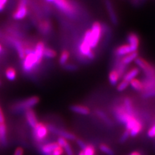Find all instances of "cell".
Segmentation results:
<instances>
[{"instance_id": "obj_42", "label": "cell", "mask_w": 155, "mask_h": 155, "mask_svg": "<svg viewBox=\"0 0 155 155\" xmlns=\"http://www.w3.org/2000/svg\"><path fill=\"white\" fill-rule=\"evenodd\" d=\"M8 0H0V12L3 11L5 8V5L7 3Z\"/></svg>"}, {"instance_id": "obj_33", "label": "cell", "mask_w": 155, "mask_h": 155, "mask_svg": "<svg viewBox=\"0 0 155 155\" xmlns=\"http://www.w3.org/2000/svg\"><path fill=\"white\" fill-rule=\"evenodd\" d=\"M130 137V133L129 130H125L124 133L122 134V137L120 138V142H125Z\"/></svg>"}, {"instance_id": "obj_30", "label": "cell", "mask_w": 155, "mask_h": 155, "mask_svg": "<svg viewBox=\"0 0 155 155\" xmlns=\"http://www.w3.org/2000/svg\"><path fill=\"white\" fill-rule=\"evenodd\" d=\"M83 152L84 155H95V148L93 145H87Z\"/></svg>"}, {"instance_id": "obj_31", "label": "cell", "mask_w": 155, "mask_h": 155, "mask_svg": "<svg viewBox=\"0 0 155 155\" xmlns=\"http://www.w3.org/2000/svg\"><path fill=\"white\" fill-rule=\"evenodd\" d=\"M129 85V82L124 81V80H122L120 84H118L117 90L119 92H122V91H125L126 89H127Z\"/></svg>"}, {"instance_id": "obj_20", "label": "cell", "mask_w": 155, "mask_h": 155, "mask_svg": "<svg viewBox=\"0 0 155 155\" xmlns=\"http://www.w3.org/2000/svg\"><path fill=\"white\" fill-rule=\"evenodd\" d=\"M12 43L16 48V50L18 52L19 58H20L21 59L23 60L26 56L25 52V47H24V46L22 45V43L20 41H19L18 40H12Z\"/></svg>"}, {"instance_id": "obj_13", "label": "cell", "mask_w": 155, "mask_h": 155, "mask_svg": "<svg viewBox=\"0 0 155 155\" xmlns=\"http://www.w3.org/2000/svg\"><path fill=\"white\" fill-rule=\"evenodd\" d=\"M131 52H133L130 46L128 44H124L121 45L115 48L114 51V54L116 58H121Z\"/></svg>"}, {"instance_id": "obj_12", "label": "cell", "mask_w": 155, "mask_h": 155, "mask_svg": "<svg viewBox=\"0 0 155 155\" xmlns=\"http://www.w3.org/2000/svg\"><path fill=\"white\" fill-rule=\"evenodd\" d=\"M105 4L107 11V12L109 14V16L111 22H112V23L114 25H118V16L114 11L112 3H111L110 0H105Z\"/></svg>"}, {"instance_id": "obj_9", "label": "cell", "mask_w": 155, "mask_h": 155, "mask_svg": "<svg viewBox=\"0 0 155 155\" xmlns=\"http://www.w3.org/2000/svg\"><path fill=\"white\" fill-rule=\"evenodd\" d=\"M27 0H19L18 6L16 11L13 14V18L16 20H20L25 18L28 12V9L27 7Z\"/></svg>"}, {"instance_id": "obj_45", "label": "cell", "mask_w": 155, "mask_h": 155, "mask_svg": "<svg viewBox=\"0 0 155 155\" xmlns=\"http://www.w3.org/2000/svg\"><path fill=\"white\" fill-rule=\"evenodd\" d=\"M2 51H3V48H2V45H0V54H1V53L2 52Z\"/></svg>"}, {"instance_id": "obj_22", "label": "cell", "mask_w": 155, "mask_h": 155, "mask_svg": "<svg viewBox=\"0 0 155 155\" xmlns=\"http://www.w3.org/2000/svg\"><path fill=\"white\" fill-rule=\"evenodd\" d=\"M120 78V76L118 72L115 69H113L111 71L109 74V80L110 84L112 85H117L119 79Z\"/></svg>"}, {"instance_id": "obj_35", "label": "cell", "mask_w": 155, "mask_h": 155, "mask_svg": "<svg viewBox=\"0 0 155 155\" xmlns=\"http://www.w3.org/2000/svg\"><path fill=\"white\" fill-rule=\"evenodd\" d=\"M76 140L77 144L78 145V146L82 149V151H84V150L86 148L87 144H86V143L83 141V140H81V139L77 138Z\"/></svg>"}, {"instance_id": "obj_4", "label": "cell", "mask_w": 155, "mask_h": 155, "mask_svg": "<svg viewBox=\"0 0 155 155\" xmlns=\"http://www.w3.org/2000/svg\"><path fill=\"white\" fill-rule=\"evenodd\" d=\"M23 60L22 69L25 73L26 72L27 73H30L37 66H38L37 58L35 54V50L26 55L25 58Z\"/></svg>"}, {"instance_id": "obj_32", "label": "cell", "mask_w": 155, "mask_h": 155, "mask_svg": "<svg viewBox=\"0 0 155 155\" xmlns=\"http://www.w3.org/2000/svg\"><path fill=\"white\" fill-rule=\"evenodd\" d=\"M155 96V89L153 90H150L148 91H145L143 93V97L145 98H152Z\"/></svg>"}, {"instance_id": "obj_17", "label": "cell", "mask_w": 155, "mask_h": 155, "mask_svg": "<svg viewBox=\"0 0 155 155\" xmlns=\"http://www.w3.org/2000/svg\"><path fill=\"white\" fill-rule=\"evenodd\" d=\"M139 72H140V69L138 67L132 68L131 69H130L127 72H126V73L124 75L123 80L130 83V81H131L135 79V78L138 75Z\"/></svg>"}, {"instance_id": "obj_23", "label": "cell", "mask_w": 155, "mask_h": 155, "mask_svg": "<svg viewBox=\"0 0 155 155\" xmlns=\"http://www.w3.org/2000/svg\"><path fill=\"white\" fill-rule=\"evenodd\" d=\"M123 106L124 107V108L125 110L127 112L132 115H134V110L133 108V105L131 100H130L129 98H125L124 101V105Z\"/></svg>"}, {"instance_id": "obj_27", "label": "cell", "mask_w": 155, "mask_h": 155, "mask_svg": "<svg viewBox=\"0 0 155 155\" xmlns=\"http://www.w3.org/2000/svg\"><path fill=\"white\" fill-rule=\"evenodd\" d=\"M100 149L101 152L104 153L106 154L114 155V151H113V149L105 143H101L100 145Z\"/></svg>"}, {"instance_id": "obj_39", "label": "cell", "mask_w": 155, "mask_h": 155, "mask_svg": "<svg viewBox=\"0 0 155 155\" xmlns=\"http://www.w3.org/2000/svg\"><path fill=\"white\" fill-rule=\"evenodd\" d=\"M144 1L145 0H130V3L135 7H138L141 5L142 4H143Z\"/></svg>"}, {"instance_id": "obj_3", "label": "cell", "mask_w": 155, "mask_h": 155, "mask_svg": "<svg viewBox=\"0 0 155 155\" xmlns=\"http://www.w3.org/2000/svg\"><path fill=\"white\" fill-rule=\"evenodd\" d=\"M136 65L138 69H141L145 76V78H151L155 76V67L149 64L141 57H138L134 60Z\"/></svg>"}, {"instance_id": "obj_21", "label": "cell", "mask_w": 155, "mask_h": 155, "mask_svg": "<svg viewBox=\"0 0 155 155\" xmlns=\"http://www.w3.org/2000/svg\"><path fill=\"white\" fill-rule=\"evenodd\" d=\"M7 127L5 124H0V142L3 145H7Z\"/></svg>"}, {"instance_id": "obj_24", "label": "cell", "mask_w": 155, "mask_h": 155, "mask_svg": "<svg viewBox=\"0 0 155 155\" xmlns=\"http://www.w3.org/2000/svg\"><path fill=\"white\" fill-rule=\"evenodd\" d=\"M129 84L130 85V87H131L135 91H142L143 90V83L141 81H140L138 79L135 78L133 80L131 81H130Z\"/></svg>"}, {"instance_id": "obj_37", "label": "cell", "mask_w": 155, "mask_h": 155, "mask_svg": "<svg viewBox=\"0 0 155 155\" xmlns=\"http://www.w3.org/2000/svg\"><path fill=\"white\" fill-rule=\"evenodd\" d=\"M64 150L65 151L67 155H73V151H72V148L71 147V145H69V143H68L64 147Z\"/></svg>"}, {"instance_id": "obj_36", "label": "cell", "mask_w": 155, "mask_h": 155, "mask_svg": "<svg viewBox=\"0 0 155 155\" xmlns=\"http://www.w3.org/2000/svg\"><path fill=\"white\" fill-rule=\"evenodd\" d=\"M41 31L46 33L47 31L50 30V25L47 22H44L41 25Z\"/></svg>"}, {"instance_id": "obj_28", "label": "cell", "mask_w": 155, "mask_h": 155, "mask_svg": "<svg viewBox=\"0 0 155 155\" xmlns=\"http://www.w3.org/2000/svg\"><path fill=\"white\" fill-rule=\"evenodd\" d=\"M69 58V52L67 51H64L62 52L60 58V64L61 65H66V63Z\"/></svg>"}, {"instance_id": "obj_25", "label": "cell", "mask_w": 155, "mask_h": 155, "mask_svg": "<svg viewBox=\"0 0 155 155\" xmlns=\"http://www.w3.org/2000/svg\"><path fill=\"white\" fill-rule=\"evenodd\" d=\"M5 76L10 81H13L16 78V72L14 68L9 67L6 70Z\"/></svg>"}, {"instance_id": "obj_40", "label": "cell", "mask_w": 155, "mask_h": 155, "mask_svg": "<svg viewBox=\"0 0 155 155\" xmlns=\"http://www.w3.org/2000/svg\"><path fill=\"white\" fill-rule=\"evenodd\" d=\"M63 153H64V149L62 147H59L52 153V155H62Z\"/></svg>"}, {"instance_id": "obj_2", "label": "cell", "mask_w": 155, "mask_h": 155, "mask_svg": "<svg viewBox=\"0 0 155 155\" xmlns=\"http://www.w3.org/2000/svg\"><path fill=\"white\" fill-rule=\"evenodd\" d=\"M40 101V98L38 96H32L24 100L19 101L16 103L12 107V110L13 112L18 113L21 111H25L27 109H31L35 107Z\"/></svg>"}, {"instance_id": "obj_34", "label": "cell", "mask_w": 155, "mask_h": 155, "mask_svg": "<svg viewBox=\"0 0 155 155\" xmlns=\"http://www.w3.org/2000/svg\"><path fill=\"white\" fill-rule=\"evenodd\" d=\"M58 143L61 147L64 148L65 145L68 143V142L66 140V139L62 138V137H59L58 138Z\"/></svg>"}, {"instance_id": "obj_16", "label": "cell", "mask_w": 155, "mask_h": 155, "mask_svg": "<svg viewBox=\"0 0 155 155\" xmlns=\"http://www.w3.org/2000/svg\"><path fill=\"white\" fill-rule=\"evenodd\" d=\"M45 48V44L42 41L38 42L36 45L35 49V54L37 58L38 65L41 64V62L42 61L43 57V52H44Z\"/></svg>"}, {"instance_id": "obj_44", "label": "cell", "mask_w": 155, "mask_h": 155, "mask_svg": "<svg viewBox=\"0 0 155 155\" xmlns=\"http://www.w3.org/2000/svg\"><path fill=\"white\" fill-rule=\"evenodd\" d=\"M130 155H142V154L138 151H134L130 154Z\"/></svg>"}, {"instance_id": "obj_38", "label": "cell", "mask_w": 155, "mask_h": 155, "mask_svg": "<svg viewBox=\"0 0 155 155\" xmlns=\"http://www.w3.org/2000/svg\"><path fill=\"white\" fill-rule=\"evenodd\" d=\"M147 135L149 138H154L155 137V124L148 130Z\"/></svg>"}, {"instance_id": "obj_7", "label": "cell", "mask_w": 155, "mask_h": 155, "mask_svg": "<svg viewBox=\"0 0 155 155\" xmlns=\"http://www.w3.org/2000/svg\"><path fill=\"white\" fill-rule=\"evenodd\" d=\"M47 126L48 130H50L51 132L60 136V137H62L65 139L70 140H75L77 139L76 135L74 133L67 131V130H65L64 129H59L51 124H47Z\"/></svg>"}, {"instance_id": "obj_14", "label": "cell", "mask_w": 155, "mask_h": 155, "mask_svg": "<svg viewBox=\"0 0 155 155\" xmlns=\"http://www.w3.org/2000/svg\"><path fill=\"white\" fill-rule=\"evenodd\" d=\"M25 116L28 124L32 129L35 128L38 124V119L35 111L32 109H27L25 111Z\"/></svg>"}, {"instance_id": "obj_5", "label": "cell", "mask_w": 155, "mask_h": 155, "mask_svg": "<svg viewBox=\"0 0 155 155\" xmlns=\"http://www.w3.org/2000/svg\"><path fill=\"white\" fill-rule=\"evenodd\" d=\"M48 132V130L47 124L38 122L36 127L33 129V138L36 142L41 143L46 138Z\"/></svg>"}, {"instance_id": "obj_8", "label": "cell", "mask_w": 155, "mask_h": 155, "mask_svg": "<svg viewBox=\"0 0 155 155\" xmlns=\"http://www.w3.org/2000/svg\"><path fill=\"white\" fill-rule=\"evenodd\" d=\"M56 7L65 14L71 16L74 13V8L68 0H54L53 2Z\"/></svg>"}, {"instance_id": "obj_10", "label": "cell", "mask_w": 155, "mask_h": 155, "mask_svg": "<svg viewBox=\"0 0 155 155\" xmlns=\"http://www.w3.org/2000/svg\"><path fill=\"white\" fill-rule=\"evenodd\" d=\"M128 45L131 48L132 52H137L140 46V38L135 32H129L127 36Z\"/></svg>"}, {"instance_id": "obj_6", "label": "cell", "mask_w": 155, "mask_h": 155, "mask_svg": "<svg viewBox=\"0 0 155 155\" xmlns=\"http://www.w3.org/2000/svg\"><path fill=\"white\" fill-rule=\"evenodd\" d=\"M114 114L118 122L121 124H124L125 125L134 117V115L130 114L125 110L123 105L116 107L114 109Z\"/></svg>"}, {"instance_id": "obj_26", "label": "cell", "mask_w": 155, "mask_h": 155, "mask_svg": "<svg viewBox=\"0 0 155 155\" xmlns=\"http://www.w3.org/2000/svg\"><path fill=\"white\" fill-rule=\"evenodd\" d=\"M96 114L98 115V116H99V118H100L101 120H102L107 125L112 124V122H111V120L108 118L107 115L105 113H104L102 110H96Z\"/></svg>"}, {"instance_id": "obj_1", "label": "cell", "mask_w": 155, "mask_h": 155, "mask_svg": "<svg viewBox=\"0 0 155 155\" xmlns=\"http://www.w3.org/2000/svg\"><path fill=\"white\" fill-rule=\"evenodd\" d=\"M104 26L99 22H94L92 26L91 29L87 31L85 33L83 41L87 43L92 49L98 46L99 41L103 35Z\"/></svg>"}, {"instance_id": "obj_41", "label": "cell", "mask_w": 155, "mask_h": 155, "mask_svg": "<svg viewBox=\"0 0 155 155\" xmlns=\"http://www.w3.org/2000/svg\"><path fill=\"white\" fill-rule=\"evenodd\" d=\"M14 155H23V149L21 147H18L14 152Z\"/></svg>"}, {"instance_id": "obj_46", "label": "cell", "mask_w": 155, "mask_h": 155, "mask_svg": "<svg viewBox=\"0 0 155 155\" xmlns=\"http://www.w3.org/2000/svg\"><path fill=\"white\" fill-rule=\"evenodd\" d=\"M78 155H84V152H83V151H81L79 153Z\"/></svg>"}, {"instance_id": "obj_11", "label": "cell", "mask_w": 155, "mask_h": 155, "mask_svg": "<svg viewBox=\"0 0 155 155\" xmlns=\"http://www.w3.org/2000/svg\"><path fill=\"white\" fill-rule=\"evenodd\" d=\"M79 51L81 55L87 57L90 60H93L95 57L94 53L92 51L91 47L83 41L81 42L79 45Z\"/></svg>"}, {"instance_id": "obj_19", "label": "cell", "mask_w": 155, "mask_h": 155, "mask_svg": "<svg viewBox=\"0 0 155 155\" xmlns=\"http://www.w3.org/2000/svg\"><path fill=\"white\" fill-rule=\"evenodd\" d=\"M71 110L73 111L74 113L83 114V115H87L90 113V109L86 106L81 105H73L71 107Z\"/></svg>"}, {"instance_id": "obj_29", "label": "cell", "mask_w": 155, "mask_h": 155, "mask_svg": "<svg viewBox=\"0 0 155 155\" xmlns=\"http://www.w3.org/2000/svg\"><path fill=\"white\" fill-rule=\"evenodd\" d=\"M56 55V52L50 48H45L43 52V57L47 58H54Z\"/></svg>"}, {"instance_id": "obj_18", "label": "cell", "mask_w": 155, "mask_h": 155, "mask_svg": "<svg viewBox=\"0 0 155 155\" xmlns=\"http://www.w3.org/2000/svg\"><path fill=\"white\" fill-rule=\"evenodd\" d=\"M138 54H139L138 51L131 52L127 55L121 58L120 61L122 64L127 66L129 64H130V63H132L133 61H134V60L138 57Z\"/></svg>"}, {"instance_id": "obj_47", "label": "cell", "mask_w": 155, "mask_h": 155, "mask_svg": "<svg viewBox=\"0 0 155 155\" xmlns=\"http://www.w3.org/2000/svg\"><path fill=\"white\" fill-rule=\"evenodd\" d=\"M47 2H53L54 1V0H46Z\"/></svg>"}, {"instance_id": "obj_15", "label": "cell", "mask_w": 155, "mask_h": 155, "mask_svg": "<svg viewBox=\"0 0 155 155\" xmlns=\"http://www.w3.org/2000/svg\"><path fill=\"white\" fill-rule=\"evenodd\" d=\"M59 147L58 142H52L41 145L40 149L43 155H52V153Z\"/></svg>"}, {"instance_id": "obj_43", "label": "cell", "mask_w": 155, "mask_h": 155, "mask_svg": "<svg viewBox=\"0 0 155 155\" xmlns=\"http://www.w3.org/2000/svg\"><path fill=\"white\" fill-rule=\"evenodd\" d=\"M65 68L67 70L74 71V70L76 69V66H75L74 65H72V64H68V65H65Z\"/></svg>"}]
</instances>
